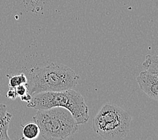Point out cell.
Segmentation results:
<instances>
[{"label": "cell", "instance_id": "9c48e42d", "mask_svg": "<svg viewBox=\"0 0 158 140\" xmlns=\"http://www.w3.org/2000/svg\"><path fill=\"white\" fill-rule=\"evenodd\" d=\"M9 78V86L10 88H16L17 86L21 84H26L27 83V77L24 73L20 74H16L13 75H7Z\"/></svg>", "mask_w": 158, "mask_h": 140}, {"label": "cell", "instance_id": "8992f818", "mask_svg": "<svg viewBox=\"0 0 158 140\" xmlns=\"http://www.w3.org/2000/svg\"><path fill=\"white\" fill-rule=\"evenodd\" d=\"M12 114L7 111L6 105L0 104V140H9L7 130Z\"/></svg>", "mask_w": 158, "mask_h": 140}, {"label": "cell", "instance_id": "7a4b0ae2", "mask_svg": "<svg viewBox=\"0 0 158 140\" xmlns=\"http://www.w3.org/2000/svg\"><path fill=\"white\" fill-rule=\"evenodd\" d=\"M27 107L37 110L63 107L68 110L78 125L86 123L89 117V108L84 97L73 89L36 94L27 104Z\"/></svg>", "mask_w": 158, "mask_h": 140}, {"label": "cell", "instance_id": "277c9868", "mask_svg": "<svg viewBox=\"0 0 158 140\" xmlns=\"http://www.w3.org/2000/svg\"><path fill=\"white\" fill-rule=\"evenodd\" d=\"M131 121L129 113L118 106L107 103L93 119L92 127L104 139H122L129 134Z\"/></svg>", "mask_w": 158, "mask_h": 140}, {"label": "cell", "instance_id": "7c38bea8", "mask_svg": "<svg viewBox=\"0 0 158 140\" xmlns=\"http://www.w3.org/2000/svg\"><path fill=\"white\" fill-rule=\"evenodd\" d=\"M32 98V96L31 95V94H30L28 92L26 93L24 95L20 96V99L22 101H24V102H26V103H28L31 100Z\"/></svg>", "mask_w": 158, "mask_h": 140}, {"label": "cell", "instance_id": "5b68a950", "mask_svg": "<svg viewBox=\"0 0 158 140\" xmlns=\"http://www.w3.org/2000/svg\"><path fill=\"white\" fill-rule=\"evenodd\" d=\"M137 82L141 90L149 98L158 100V74L144 70L137 77Z\"/></svg>", "mask_w": 158, "mask_h": 140}, {"label": "cell", "instance_id": "ba28073f", "mask_svg": "<svg viewBox=\"0 0 158 140\" xmlns=\"http://www.w3.org/2000/svg\"><path fill=\"white\" fill-rule=\"evenodd\" d=\"M142 66L146 71L153 74H158V58L157 54L148 55L145 56V59L143 63Z\"/></svg>", "mask_w": 158, "mask_h": 140}, {"label": "cell", "instance_id": "6da1fadb", "mask_svg": "<svg viewBox=\"0 0 158 140\" xmlns=\"http://www.w3.org/2000/svg\"><path fill=\"white\" fill-rule=\"evenodd\" d=\"M26 75L28 79L26 86L32 96L40 92L73 89L80 79V75L70 67L54 63L44 67L36 66L28 70Z\"/></svg>", "mask_w": 158, "mask_h": 140}, {"label": "cell", "instance_id": "52a82bcc", "mask_svg": "<svg viewBox=\"0 0 158 140\" xmlns=\"http://www.w3.org/2000/svg\"><path fill=\"white\" fill-rule=\"evenodd\" d=\"M40 135V128L35 122L26 123L22 128V135L24 139L34 140L38 138Z\"/></svg>", "mask_w": 158, "mask_h": 140}, {"label": "cell", "instance_id": "30bf717a", "mask_svg": "<svg viewBox=\"0 0 158 140\" xmlns=\"http://www.w3.org/2000/svg\"><path fill=\"white\" fill-rule=\"evenodd\" d=\"M16 88V91L17 92L18 96H22L24 95L26 93L28 92V89L27 87H26V84H21L20 86H17Z\"/></svg>", "mask_w": 158, "mask_h": 140}, {"label": "cell", "instance_id": "3957f363", "mask_svg": "<svg viewBox=\"0 0 158 140\" xmlns=\"http://www.w3.org/2000/svg\"><path fill=\"white\" fill-rule=\"evenodd\" d=\"M33 121L39 125L41 136L47 140L66 139L78 129V124L73 115L63 107L39 109Z\"/></svg>", "mask_w": 158, "mask_h": 140}, {"label": "cell", "instance_id": "8fae6325", "mask_svg": "<svg viewBox=\"0 0 158 140\" xmlns=\"http://www.w3.org/2000/svg\"><path fill=\"white\" fill-rule=\"evenodd\" d=\"M6 96L10 98L11 100H15L18 97V94L16 91V88H10L9 90L7 91Z\"/></svg>", "mask_w": 158, "mask_h": 140}]
</instances>
